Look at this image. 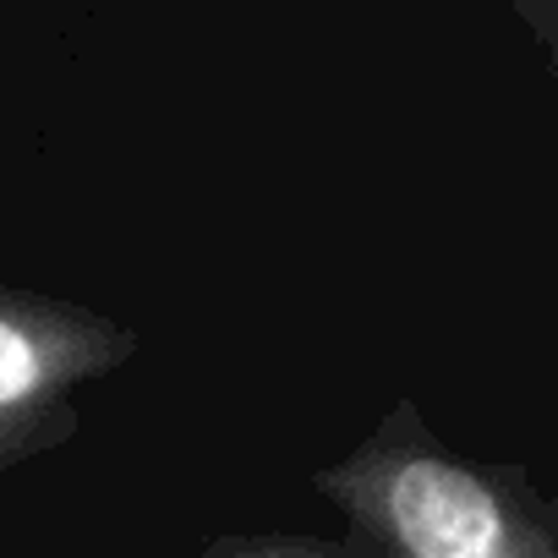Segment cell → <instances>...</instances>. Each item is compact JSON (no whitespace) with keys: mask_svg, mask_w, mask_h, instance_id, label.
Segmentation results:
<instances>
[{"mask_svg":"<svg viewBox=\"0 0 558 558\" xmlns=\"http://www.w3.org/2000/svg\"><path fill=\"white\" fill-rule=\"evenodd\" d=\"M307 482L356 558H558V498L525 465L449 444L411 395Z\"/></svg>","mask_w":558,"mask_h":558,"instance_id":"obj_1","label":"cell"},{"mask_svg":"<svg viewBox=\"0 0 558 558\" xmlns=\"http://www.w3.org/2000/svg\"><path fill=\"white\" fill-rule=\"evenodd\" d=\"M137 345V329L88 302L0 286V471L66 449L83 433V389Z\"/></svg>","mask_w":558,"mask_h":558,"instance_id":"obj_2","label":"cell"},{"mask_svg":"<svg viewBox=\"0 0 558 558\" xmlns=\"http://www.w3.org/2000/svg\"><path fill=\"white\" fill-rule=\"evenodd\" d=\"M197 558H356L345 542L313 536V531H279V525H241L203 536Z\"/></svg>","mask_w":558,"mask_h":558,"instance_id":"obj_3","label":"cell"},{"mask_svg":"<svg viewBox=\"0 0 558 558\" xmlns=\"http://www.w3.org/2000/svg\"><path fill=\"white\" fill-rule=\"evenodd\" d=\"M514 23L536 39L542 50V66L558 88V0H514Z\"/></svg>","mask_w":558,"mask_h":558,"instance_id":"obj_4","label":"cell"}]
</instances>
